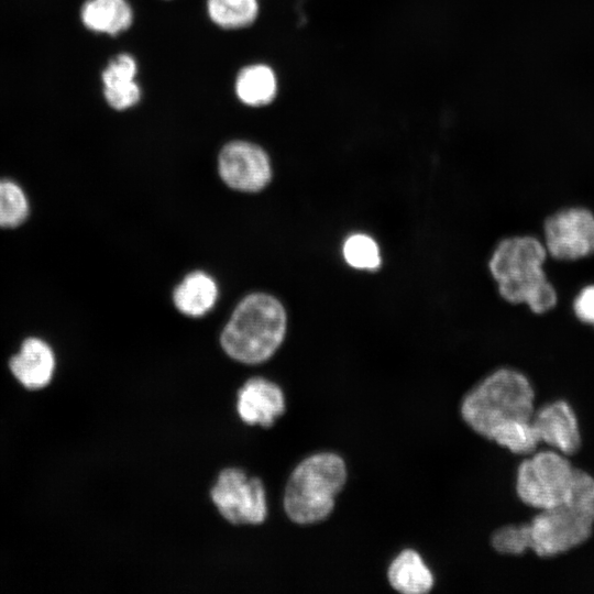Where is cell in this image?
<instances>
[{
	"instance_id": "obj_1",
	"label": "cell",
	"mask_w": 594,
	"mask_h": 594,
	"mask_svg": "<svg viewBox=\"0 0 594 594\" xmlns=\"http://www.w3.org/2000/svg\"><path fill=\"white\" fill-rule=\"evenodd\" d=\"M547 254L544 244L535 237L502 239L487 264L499 296L509 304H525L535 314L551 310L558 295L543 270Z\"/></svg>"
},
{
	"instance_id": "obj_2",
	"label": "cell",
	"mask_w": 594,
	"mask_h": 594,
	"mask_svg": "<svg viewBox=\"0 0 594 594\" xmlns=\"http://www.w3.org/2000/svg\"><path fill=\"white\" fill-rule=\"evenodd\" d=\"M593 522L594 502L564 503L543 509L528 525L499 528L493 534L491 544L503 554H520L532 549L540 557H550L586 540Z\"/></svg>"
},
{
	"instance_id": "obj_3",
	"label": "cell",
	"mask_w": 594,
	"mask_h": 594,
	"mask_svg": "<svg viewBox=\"0 0 594 594\" xmlns=\"http://www.w3.org/2000/svg\"><path fill=\"white\" fill-rule=\"evenodd\" d=\"M535 393L520 372L502 367L482 380L461 403L466 425L490 440L499 427L514 421H531Z\"/></svg>"
},
{
	"instance_id": "obj_4",
	"label": "cell",
	"mask_w": 594,
	"mask_h": 594,
	"mask_svg": "<svg viewBox=\"0 0 594 594\" xmlns=\"http://www.w3.org/2000/svg\"><path fill=\"white\" fill-rule=\"evenodd\" d=\"M286 332L282 304L266 294L245 297L233 311L221 334L227 354L248 364L264 362L280 345Z\"/></svg>"
},
{
	"instance_id": "obj_5",
	"label": "cell",
	"mask_w": 594,
	"mask_h": 594,
	"mask_svg": "<svg viewBox=\"0 0 594 594\" xmlns=\"http://www.w3.org/2000/svg\"><path fill=\"white\" fill-rule=\"evenodd\" d=\"M345 481L346 466L340 455L322 452L306 458L293 471L285 488L287 516L301 525L324 520Z\"/></svg>"
},
{
	"instance_id": "obj_6",
	"label": "cell",
	"mask_w": 594,
	"mask_h": 594,
	"mask_svg": "<svg viewBox=\"0 0 594 594\" xmlns=\"http://www.w3.org/2000/svg\"><path fill=\"white\" fill-rule=\"evenodd\" d=\"M575 469L553 452H539L518 468L516 491L527 505L548 509L568 503Z\"/></svg>"
},
{
	"instance_id": "obj_7",
	"label": "cell",
	"mask_w": 594,
	"mask_h": 594,
	"mask_svg": "<svg viewBox=\"0 0 594 594\" xmlns=\"http://www.w3.org/2000/svg\"><path fill=\"white\" fill-rule=\"evenodd\" d=\"M211 499L229 522L261 524L267 513L265 490L260 479H249L238 469L223 470L211 490Z\"/></svg>"
},
{
	"instance_id": "obj_8",
	"label": "cell",
	"mask_w": 594,
	"mask_h": 594,
	"mask_svg": "<svg viewBox=\"0 0 594 594\" xmlns=\"http://www.w3.org/2000/svg\"><path fill=\"white\" fill-rule=\"evenodd\" d=\"M547 252L561 261L594 254V215L586 208L570 207L549 216L543 224Z\"/></svg>"
},
{
	"instance_id": "obj_9",
	"label": "cell",
	"mask_w": 594,
	"mask_h": 594,
	"mask_svg": "<svg viewBox=\"0 0 594 594\" xmlns=\"http://www.w3.org/2000/svg\"><path fill=\"white\" fill-rule=\"evenodd\" d=\"M218 165L223 182L237 190H261L272 177L271 163L265 151L245 141L226 144L219 154Z\"/></svg>"
},
{
	"instance_id": "obj_10",
	"label": "cell",
	"mask_w": 594,
	"mask_h": 594,
	"mask_svg": "<svg viewBox=\"0 0 594 594\" xmlns=\"http://www.w3.org/2000/svg\"><path fill=\"white\" fill-rule=\"evenodd\" d=\"M237 408L244 422L271 427L285 411L284 394L276 384L254 377L238 392Z\"/></svg>"
},
{
	"instance_id": "obj_11",
	"label": "cell",
	"mask_w": 594,
	"mask_h": 594,
	"mask_svg": "<svg viewBox=\"0 0 594 594\" xmlns=\"http://www.w3.org/2000/svg\"><path fill=\"white\" fill-rule=\"evenodd\" d=\"M55 365L52 346L37 337L24 339L19 352L9 361L14 377L29 389H41L50 384Z\"/></svg>"
},
{
	"instance_id": "obj_12",
	"label": "cell",
	"mask_w": 594,
	"mask_h": 594,
	"mask_svg": "<svg viewBox=\"0 0 594 594\" xmlns=\"http://www.w3.org/2000/svg\"><path fill=\"white\" fill-rule=\"evenodd\" d=\"M540 441L572 454L581 444L578 422L571 407L563 400L541 408L532 418Z\"/></svg>"
},
{
	"instance_id": "obj_13",
	"label": "cell",
	"mask_w": 594,
	"mask_h": 594,
	"mask_svg": "<svg viewBox=\"0 0 594 594\" xmlns=\"http://www.w3.org/2000/svg\"><path fill=\"white\" fill-rule=\"evenodd\" d=\"M138 66L129 54L116 56L102 72L103 95L116 110L128 109L139 102L141 89L135 82Z\"/></svg>"
},
{
	"instance_id": "obj_14",
	"label": "cell",
	"mask_w": 594,
	"mask_h": 594,
	"mask_svg": "<svg viewBox=\"0 0 594 594\" xmlns=\"http://www.w3.org/2000/svg\"><path fill=\"white\" fill-rule=\"evenodd\" d=\"M389 585L403 594H426L433 586V575L418 552H399L387 570Z\"/></svg>"
},
{
	"instance_id": "obj_15",
	"label": "cell",
	"mask_w": 594,
	"mask_h": 594,
	"mask_svg": "<svg viewBox=\"0 0 594 594\" xmlns=\"http://www.w3.org/2000/svg\"><path fill=\"white\" fill-rule=\"evenodd\" d=\"M80 16L87 29L110 35L129 29L133 20L132 9L127 0H87Z\"/></svg>"
},
{
	"instance_id": "obj_16",
	"label": "cell",
	"mask_w": 594,
	"mask_h": 594,
	"mask_svg": "<svg viewBox=\"0 0 594 594\" xmlns=\"http://www.w3.org/2000/svg\"><path fill=\"white\" fill-rule=\"evenodd\" d=\"M218 289L215 280L204 272L187 275L174 292V302L185 315L198 317L215 305Z\"/></svg>"
},
{
	"instance_id": "obj_17",
	"label": "cell",
	"mask_w": 594,
	"mask_h": 594,
	"mask_svg": "<svg viewBox=\"0 0 594 594\" xmlns=\"http://www.w3.org/2000/svg\"><path fill=\"white\" fill-rule=\"evenodd\" d=\"M276 90V76L267 65L246 66L237 76L235 92L245 105L252 107L267 105L274 99Z\"/></svg>"
},
{
	"instance_id": "obj_18",
	"label": "cell",
	"mask_w": 594,
	"mask_h": 594,
	"mask_svg": "<svg viewBox=\"0 0 594 594\" xmlns=\"http://www.w3.org/2000/svg\"><path fill=\"white\" fill-rule=\"evenodd\" d=\"M344 262L352 268L375 272L381 267L382 254L376 240L364 232L349 234L342 244Z\"/></svg>"
},
{
	"instance_id": "obj_19",
	"label": "cell",
	"mask_w": 594,
	"mask_h": 594,
	"mask_svg": "<svg viewBox=\"0 0 594 594\" xmlns=\"http://www.w3.org/2000/svg\"><path fill=\"white\" fill-rule=\"evenodd\" d=\"M210 19L221 28L239 29L251 24L258 12L257 0H207Z\"/></svg>"
},
{
	"instance_id": "obj_20",
	"label": "cell",
	"mask_w": 594,
	"mask_h": 594,
	"mask_svg": "<svg viewBox=\"0 0 594 594\" xmlns=\"http://www.w3.org/2000/svg\"><path fill=\"white\" fill-rule=\"evenodd\" d=\"M29 216L30 201L21 185L10 178H0V228H18Z\"/></svg>"
},
{
	"instance_id": "obj_21",
	"label": "cell",
	"mask_w": 594,
	"mask_h": 594,
	"mask_svg": "<svg viewBox=\"0 0 594 594\" xmlns=\"http://www.w3.org/2000/svg\"><path fill=\"white\" fill-rule=\"evenodd\" d=\"M490 440L517 454L532 452L540 441L532 421L506 424L496 429Z\"/></svg>"
},
{
	"instance_id": "obj_22",
	"label": "cell",
	"mask_w": 594,
	"mask_h": 594,
	"mask_svg": "<svg viewBox=\"0 0 594 594\" xmlns=\"http://www.w3.org/2000/svg\"><path fill=\"white\" fill-rule=\"evenodd\" d=\"M572 309L580 321L594 327V284L584 286L576 294Z\"/></svg>"
}]
</instances>
